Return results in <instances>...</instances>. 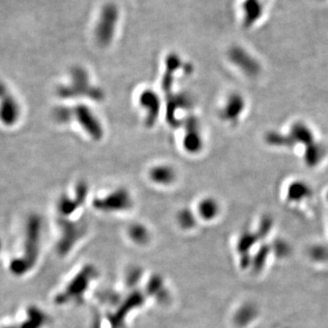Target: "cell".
Masks as SVG:
<instances>
[{
    "mask_svg": "<svg viewBox=\"0 0 328 328\" xmlns=\"http://www.w3.org/2000/svg\"><path fill=\"white\" fill-rule=\"evenodd\" d=\"M19 108L12 96L2 92V106L1 117L2 121L7 125H12L18 118Z\"/></svg>",
    "mask_w": 328,
    "mask_h": 328,
    "instance_id": "5",
    "label": "cell"
},
{
    "mask_svg": "<svg viewBox=\"0 0 328 328\" xmlns=\"http://www.w3.org/2000/svg\"><path fill=\"white\" fill-rule=\"evenodd\" d=\"M130 204L132 201L129 198V193L122 189L106 196V198L104 199L97 201V205H99L102 209L108 210L126 209L130 206Z\"/></svg>",
    "mask_w": 328,
    "mask_h": 328,
    "instance_id": "4",
    "label": "cell"
},
{
    "mask_svg": "<svg viewBox=\"0 0 328 328\" xmlns=\"http://www.w3.org/2000/svg\"><path fill=\"white\" fill-rule=\"evenodd\" d=\"M267 0H242L239 5V14L245 28L256 25L266 15Z\"/></svg>",
    "mask_w": 328,
    "mask_h": 328,
    "instance_id": "2",
    "label": "cell"
},
{
    "mask_svg": "<svg viewBox=\"0 0 328 328\" xmlns=\"http://www.w3.org/2000/svg\"><path fill=\"white\" fill-rule=\"evenodd\" d=\"M73 114H75L77 120L91 136L95 139H100L102 136V129L100 122L90 108L84 105H79L73 111Z\"/></svg>",
    "mask_w": 328,
    "mask_h": 328,
    "instance_id": "3",
    "label": "cell"
},
{
    "mask_svg": "<svg viewBox=\"0 0 328 328\" xmlns=\"http://www.w3.org/2000/svg\"><path fill=\"white\" fill-rule=\"evenodd\" d=\"M217 205L213 200H204L200 205V211L205 218H210L215 215Z\"/></svg>",
    "mask_w": 328,
    "mask_h": 328,
    "instance_id": "8",
    "label": "cell"
},
{
    "mask_svg": "<svg viewBox=\"0 0 328 328\" xmlns=\"http://www.w3.org/2000/svg\"><path fill=\"white\" fill-rule=\"evenodd\" d=\"M141 106L148 111L147 123H154L157 119L160 108L158 96L150 91H145L141 94Z\"/></svg>",
    "mask_w": 328,
    "mask_h": 328,
    "instance_id": "6",
    "label": "cell"
},
{
    "mask_svg": "<svg viewBox=\"0 0 328 328\" xmlns=\"http://www.w3.org/2000/svg\"><path fill=\"white\" fill-rule=\"evenodd\" d=\"M121 15V9L113 2L106 3L100 8L96 19L94 34L96 40L101 46H108L113 42Z\"/></svg>",
    "mask_w": 328,
    "mask_h": 328,
    "instance_id": "1",
    "label": "cell"
},
{
    "mask_svg": "<svg viewBox=\"0 0 328 328\" xmlns=\"http://www.w3.org/2000/svg\"><path fill=\"white\" fill-rule=\"evenodd\" d=\"M150 179L154 183L160 184H169L175 178V172L170 167L161 165L154 167L150 172Z\"/></svg>",
    "mask_w": 328,
    "mask_h": 328,
    "instance_id": "7",
    "label": "cell"
}]
</instances>
